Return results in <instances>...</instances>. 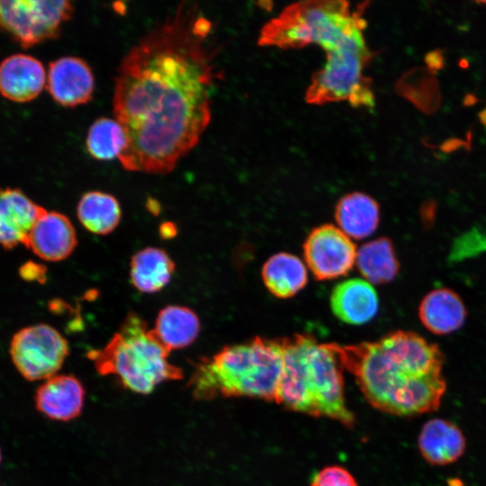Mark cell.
<instances>
[{"instance_id":"obj_1","label":"cell","mask_w":486,"mask_h":486,"mask_svg":"<svg viewBox=\"0 0 486 486\" xmlns=\"http://www.w3.org/2000/svg\"><path fill=\"white\" fill-rule=\"evenodd\" d=\"M212 29L197 4L183 2L121 61L112 107L125 135L118 158L125 170L170 173L198 144L212 116Z\"/></svg>"},{"instance_id":"obj_2","label":"cell","mask_w":486,"mask_h":486,"mask_svg":"<svg viewBox=\"0 0 486 486\" xmlns=\"http://www.w3.org/2000/svg\"><path fill=\"white\" fill-rule=\"evenodd\" d=\"M328 344L375 409L416 417L439 408L446 382L444 355L436 345L410 331L392 332L374 342Z\"/></svg>"},{"instance_id":"obj_3","label":"cell","mask_w":486,"mask_h":486,"mask_svg":"<svg viewBox=\"0 0 486 486\" xmlns=\"http://www.w3.org/2000/svg\"><path fill=\"white\" fill-rule=\"evenodd\" d=\"M283 369L275 402L293 411L351 426L342 367L328 344L308 335L283 338Z\"/></svg>"},{"instance_id":"obj_4","label":"cell","mask_w":486,"mask_h":486,"mask_svg":"<svg viewBox=\"0 0 486 486\" xmlns=\"http://www.w3.org/2000/svg\"><path fill=\"white\" fill-rule=\"evenodd\" d=\"M283 338L256 337L201 359L188 382L193 397H249L275 400L283 369Z\"/></svg>"},{"instance_id":"obj_5","label":"cell","mask_w":486,"mask_h":486,"mask_svg":"<svg viewBox=\"0 0 486 486\" xmlns=\"http://www.w3.org/2000/svg\"><path fill=\"white\" fill-rule=\"evenodd\" d=\"M169 353L144 320L130 311L110 341L87 356L99 374L112 375L125 389L148 394L164 382L183 378L182 369L168 361Z\"/></svg>"},{"instance_id":"obj_6","label":"cell","mask_w":486,"mask_h":486,"mask_svg":"<svg viewBox=\"0 0 486 486\" xmlns=\"http://www.w3.org/2000/svg\"><path fill=\"white\" fill-rule=\"evenodd\" d=\"M364 4L352 9L346 1L296 3L263 27L258 42L281 49L316 44L328 52L364 32Z\"/></svg>"},{"instance_id":"obj_7","label":"cell","mask_w":486,"mask_h":486,"mask_svg":"<svg viewBox=\"0 0 486 486\" xmlns=\"http://www.w3.org/2000/svg\"><path fill=\"white\" fill-rule=\"evenodd\" d=\"M317 71L306 91V101L313 104L346 101L356 107L371 108L374 96L370 79L364 75L371 52L360 32L334 50Z\"/></svg>"},{"instance_id":"obj_8","label":"cell","mask_w":486,"mask_h":486,"mask_svg":"<svg viewBox=\"0 0 486 486\" xmlns=\"http://www.w3.org/2000/svg\"><path fill=\"white\" fill-rule=\"evenodd\" d=\"M73 6L65 0H1L0 29L23 48L57 37Z\"/></svg>"},{"instance_id":"obj_9","label":"cell","mask_w":486,"mask_h":486,"mask_svg":"<svg viewBox=\"0 0 486 486\" xmlns=\"http://www.w3.org/2000/svg\"><path fill=\"white\" fill-rule=\"evenodd\" d=\"M10 355L23 378L47 380L62 366L68 355V344L53 327L36 324L22 328L13 336Z\"/></svg>"},{"instance_id":"obj_10","label":"cell","mask_w":486,"mask_h":486,"mask_svg":"<svg viewBox=\"0 0 486 486\" xmlns=\"http://www.w3.org/2000/svg\"><path fill=\"white\" fill-rule=\"evenodd\" d=\"M356 253L350 238L331 224L312 230L303 245L305 261L320 281L346 275L354 266Z\"/></svg>"},{"instance_id":"obj_11","label":"cell","mask_w":486,"mask_h":486,"mask_svg":"<svg viewBox=\"0 0 486 486\" xmlns=\"http://www.w3.org/2000/svg\"><path fill=\"white\" fill-rule=\"evenodd\" d=\"M46 87L58 104L75 107L92 99L94 77L90 67L82 58L62 57L50 64Z\"/></svg>"},{"instance_id":"obj_12","label":"cell","mask_w":486,"mask_h":486,"mask_svg":"<svg viewBox=\"0 0 486 486\" xmlns=\"http://www.w3.org/2000/svg\"><path fill=\"white\" fill-rule=\"evenodd\" d=\"M46 210L16 188H0V247L26 246L30 232Z\"/></svg>"},{"instance_id":"obj_13","label":"cell","mask_w":486,"mask_h":486,"mask_svg":"<svg viewBox=\"0 0 486 486\" xmlns=\"http://www.w3.org/2000/svg\"><path fill=\"white\" fill-rule=\"evenodd\" d=\"M76 246L70 220L58 212L45 211L34 223L26 247L40 258L58 262L68 257Z\"/></svg>"},{"instance_id":"obj_14","label":"cell","mask_w":486,"mask_h":486,"mask_svg":"<svg viewBox=\"0 0 486 486\" xmlns=\"http://www.w3.org/2000/svg\"><path fill=\"white\" fill-rule=\"evenodd\" d=\"M86 392L81 382L70 374H55L45 380L36 391V409L45 417L69 421L83 410Z\"/></svg>"},{"instance_id":"obj_15","label":"cell","mask_w":486,"mask_h":486,"mask_svg":"<svg viewBox=\"0 0 486 486\" xmlns=\"http://www.w3.org/2000/svg\"><path fill=\"white\" fill-rule=\"evenodd\" d=\"M46 83L42 63L31 55L14 54L0 64V93L10 101H32L41 93Z\"/></svg>"},{"instance_id":"obj_16","label":"cell","mask_w":486,"mask_h":486,"mask_svg":"<svg viewBox=\"0 0 486 486\" xmlns=\"http://www.w3.org/2000/svg\"><path fill=\"white\" fill-rule=\"evenodd\" d=\"M422 458L434 466L455 463L465 452L466 439L461 428L445 418L428 419L418 436Z\"/></svg>"},{"instance_id":"obj_17","label":"cell","mask_w":486,"mask_h":486,"mask_svg":"<svg viewBox=\"0 0 486 486\" xmlns=\"http://www.w3.org/2000/svg\"><path fill=\"white\" fill-rule=\"evenodd\" d=\"M330 306L334 315L341 321L361 325L376 315L379 299L369 282L351 278L334 287L330 296Z\"/></svg>"},{"instance_id":"obj_18","label":"cell","mask_w":486,"mask_h":486,"mask_svg":"<svg viewBox=\"0 0 486 486\" xmlns=\"http://www.w3.org/2000/svg\"><path fill=\"white\" fill-rule=\"evenodd\" d=\"M418 315L429 331L445 335L459 329L465 321L467 312L458 294L452 290L440 288L423 298Z\"/></svg>"},{"instance_id":"obj_19","label":"cell","mask_w":486,"mask_h":486,"mask_svg":"<svg viewBox=\"0 0 486 486\" xmlns=\"http://www.w3.org/2000/svg\"><path fill=\"white\" fill-rule=\"evenodd\" d=\"M335 220L348 237L361 239L372 235L380 220L379 205L365 194L351 193L336 205Z\"/></svg>"},{"instance_id":"obj_20","label":"cell","mask_w":486,"mask_h":486,"mask_svg":"<svg viewBox=\"0 0 486 486\" xmlns=\"http://www.w3.org/2000/svg\"><path fill=\"white\" fill-rule=\"evenodd\" d=\"M174 271L173 260L161 248H143L130 260V281L141 292L153 293L162 290L170 282Z\"/></svg>"},{"instance_id":"obj_21","label":"cell","mask_w":486,"mask_h":486,"mask_svg":"<svg viewBox=\"0 0 486 486\" xmlns=\"http://www.w3.org/2000/svg\"><path fill=\"white\" fill-rule=\"evenodd\" d=\"M200 327L199 318L191 309L170 305L159 311L152 331L170 352L192 344L199 335Z\"/></svg>"},{"instance_id":"obj_22","label":"cell","mask_w":486,"mask_h":486,"mask_svg":"<svg viewBox=\"0 0 486 486\" xmlns=\"http://www.w3.org/2000/svg\"><path fill=\"white\" fill-rule=\"evenodd\" d=\"M263 282L267 290L277 298L295 295L307 284V269L294 255L281 252L272 256L263 266Z\"/></svg>"},{"instance_id":"obj_23","label":"cell","mask_w":486,"mask_h":486,"mask_svg":"<svg viewBox=\"0 0 486 486\" xmlns=\"http://www.w3.org/2000/svg\"><path fill=\"white\" fill-rule=\"evenodd\" d=\"M356 262L361 274L374 284L392 281L400 268L393 245L384 237L364 244L356 253Z\"/></svg>"},{"instance_id":"obj_24","label":"cell","mask_w":486,"mask_h":486,"mask_svg":"<svg viewBox=\"0 0 486 486\" xmlns=\"http://www.w3.org/2000/svg\"><path fill=\"white\" fill-rule=\"evenodd\" d=\"M76 214L88 231L106 235L119 225L122 210L119 202L112 194L91 191L80 198Z\"/></svg>"},{"instance_id":"obj_25","label":"cell","mask_w":486,"mask_h":486,"mask_svg":"<svg viewBox=\"0 0 486 486\" xmlns=\"http://www.w3.org/2000/svg\"><path fill=\"white\" fill-rule=\"evenodd\" d=\"M126 144L125 135L115 119L101 117L90 126L86 146L90 156L107 161L119 158Z\"/></svg>"},{"instance_id":"obj_26","label":"cell","mask_w":486,"mask_h":486,"mask_svg":"<svg viewBox=\"0 0 486 486\" xmlns=\"http://www.w3.org/2000/svg\"><path fill=\"white\" fill-rule=\"evenodd\" d=\"M400 89L406 97L426 112H434L438 106V86L430 70L421 68L406 75Z\"/></svg>"},{"instance_id":"obj_27","label":"cell","mask_w":486,"mask_h":486,"mask_svg":"<svg viewBox=\"0 0 486 486\" xmlns=\"http://www.w3.org/2000/svg\"><path fill=\"white\" fill-rule=\"evenodd\" d=\"M310 486H358L353 475L345 468L331 465L318 472Z\"/></svg>"},{"instance_id":"obj_28","label":"cell","mask_w":486,"mask_h":486,"mask_svg":"<svg viewBox=\"0 0 486 486\" xmlns=\"http://www.w3.org/2000/svg\"><path fill=\"white\" fill-rule=\"evenodd\" d=\"M486 248V233L474 230L461 237L454 244L452 257L462 258Z\"/></svg>"},{"instance_id":"obj_29","label":"cell","mask_w":486,"mask_h":486,"mask_svg":"<svg viewBox=\"0 0 486 486\" xmlns=\"http://www.w3.org/2000/svg\"><path fill=\"white\" fill-rule=\"evenodd\" d=\"M24 279L29 280H40L41 276H44V271L41 270L39 265L31 263L23 267V271L21 274Z\"/></svg>"},{"instance_id":"obj_30","label":"cell","mask_w":486,"mask_h":486,"mask_svg":"<svg viewBox=\"0 0 486 486\" xmlns=\"http://www.w3.org/2000/svg\"><path fill=\"white\" fill-rule=\"evenodd\" d=\"M429 70H437L443 67V56L440 51H432L426 58Z\"/></svg>"},{"instance_id":"obj_31","label":"cell","mask_w":486,"mask_h":486,"mask_svg":"<svg viewBox=\"0 0 486 486\" xmlns=\"http://www.w3.org/2000/svg\"><path fill=\"white\" fill-rule=\"evenodd\" d=\"M159 232L162 238H170L176 236V227L171 222H165L160 225Z\"/></svg>"},{"instance_id":"obj_32","label":"cell","mask_w":486,"mask_h":486,"mask_svg":"<svg viewBox=\"0 0 486 486\" xmlns=\"http://www.w3.org/2000/svg\"><path fill=\"white\" fill-rule=\"evenodd\" d=\"M481 119L482 121L486 123V110H484L482 113H481Z\"/></svg>"},{"instance_id":"obj_33","label":"cell","mask_w":486,"mask_h":486,"mask_svg":"<svg viewBox=\"0 0 486 486\" xmlns=\"http://www.w3.org/2000/svg\"><path fill=\"white\" fill-rule=\"evenodd\" d=\"M1 460H2V452H1V449H0V463H1Z\"/></svg>"}]
</instances>
